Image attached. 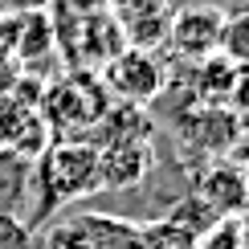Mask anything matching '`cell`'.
Returning a JSON list of instances; mask_svg holds the SVG:
<instances>
[{
    "label": "cell",
    "instance_id": "cell-3",
    "mask_svg": "<svg viewBox=\"0 0 249 249\" xmlns=\"http://www.w3.org/2000/svg\"><path fill=\"white\" fill-rule=\"evenodd\" d=\"M102 86L115 90L123 102H131V107H143V102H151L163 90V66H160L155 53L131 45V49H123V53H115L107 61Z\"/></svg>",
    "mask_w": 249,
    "mask_h": 249
},
{
    "label": "cell",
    "instance_id": "cell-4",
    "mask_svg": "<svg viewBox=\"0 0 249 249\" xmlns=\"http://www.w3.org/2000/svg\"><path fill=\"white\" fill-rule=\"evenodd\" d=\"M221 33H225V13L221 8H184V13H172L168 20V41L180 57L188 61H204L209 53L221 49Z\"/></svg>",
    "mask_w": 249,
    "mask_h": 249
},
{
    "label": "cell",
    "instance_id": "cell-2",
    "mask_svg": "<svg viewBox=\"0 0 249 249\" xmlns=\"http://www.w3.org/2000/svg\"><path fill=\"white\" fill-rule=\"evenodd\" d=\"M110 90L102 86L94 74H74L66 82L45 90V98L37 102V115L45 119L49 131H86L102 119V110L110 107Z\"/></svg>",
    "mask_w": 249,
    "mask_h": 249
},
{
    "label": "cell",
    "instance_id": "cell-12",
    "mask_svg": "<svg viewBox=\"0 0 249 249\" xmlns=\"http://www.w3.org/2000/svg\"><path fill=\"white\" fill-rule=\"evenodd\" d=\"M0 249H33V225L17 213H0Z\"/></svg>",
    "mask_w": 249,
    "mask_h": 249
},
{
    "label": "cell",
    "instance_id": "cell-8",
    "mask_svg": "<svg viewBox=\"0 0 249 249\" xmlns=\"http://www.w3.org/2000/svg\"><path fill=\"white\" fill-rule=\"evenodd\" d=\"M245 82V66L229 61L225 53H209L204 61H196V98L204 107H229L241 94Z\"/></svg>",
    "mask_w": 249,
    "mask_h": 249
},
{
    "label": "cell",
    "instance_id": "cell-6",
    "mask_svg": "<svg viewBox=\"0 0 249 249\" xmlns=\"http://www.w3.org/2000/svg\"><path fill=\"white\" fill-rule=\"evenodd\" d=\"M147 172H151V143L147 139L98 143V184L102 188H135Z\"/></svg>",
    "mask_w": 249,
    "mask_h": 249
},
{
    "label": "cell",
    "instance_id": "cell-9",
    "mask_svg": "<svg viewBox=\"0 0 249 249\" xmlns=\"http://www.w3.org/2000/svg\"><path fill=\"white\" fill-rule=\"evenodd\" d=\"M29 168L13 147H0V213H20L29 196Z\"/></svg>",
    "mask_w": 249,
    "mask_h": 249
},
{
    "label": "cell",
    "instance_id": "cell-1",
    "mask_svg": "<svg viewBox=\"0 0 249 249\" xmlns=\"http://www.w3.org/2000/svg\"><path fill=\"white\" fill-rule=\"evenodd\" d=\"M29 188H37L41 209L33 213V225H45L49 209L82 196H94L98 184V147L90 139H53L29 168Z\"/></svg>",
    "mask_w": 249,
    "mask_h": 249
},
{
    "label": "cell",
    "instance_id": "cell-11",
    "mask_svg": "<svg viewBox=\"0 0 249 249\" xmlns=\"http://www.w3.org/2000/svg\"><path fill=\"white\" fill-rule=\"evenodd\" d=\"M241 216H221L196 237V249H241Z\"/></svg>",
    "mask_w": 249,
    "mask_h": 249
},
{
    "label": "cell",
    "instance_id": "cell-5",
    "mask_svg": "<svg viewBox=\"0 0 249 249\" xmlns=\"http://www.w3.org/2000/svg\"><path fill=\"white\" fill-rule=\"evenodd\" d=\"M192 196L209 209L216 221L221 216H241L245 213V200H249V188H245V172L237 168V160H225V155H216V160L196 176L192 184Z\"/></svg>",
    "mask_w": 249,
    "mask_h": 249
},
{
    "label": "cell",
    "instance_id": "cell-10",
    "mask_svg": "<svg viewBox=\"0 0 249 249\" xmlns=\"http://www.w3.org/2000/svg\"><path fill=\"white\" fill-rule=\"evenodd\" d=\"M143 249H196V233H188L176 221H155L143 229Z\"/></svg>",
    "mask_w": 249,
    "mask_h": 249
},
{
    "label": "cell",
    "instance_id": "cell-13",
    "mask_svg": "<svg viewBox=\"0 0 249 249\" xmlns=\"http://www.w3.org/2000/svg\"><path fill=\"white\" fill-rule=\"evenodd\" d=\"M49 0H0V8H25V13H41Z\"/></svg>",
    "mask_w": 249,
    "mask_h": 249
},
{
    "label": "cell",
    "instance_id": "cell-7",
    "mask_svg": "<svg viewBox=\"0 0 249 249\" xmlns=\"http://www.w3.org/2000/svg\"><path fill=\"white\" fill-rule=\"evenodd\" d=\"M192 143L204 151H216V155H229L241 139V115L233 107H200L184 119Z\"/></svg>",
    "mask_w": 249,
    "mask_h": 249
}]
</instances>
